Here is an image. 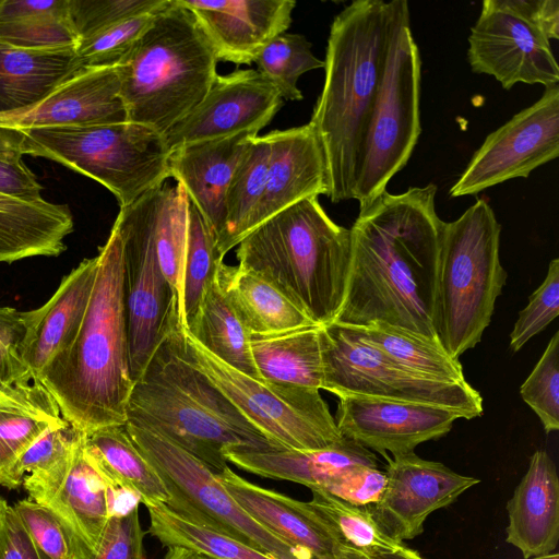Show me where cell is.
I'll return each mask as SVG.
<instances>
[{"mask_svg":"<svg viewBox=\"0 0 559 559\" xmlns=\"http://www.w3.org/2000/svg\"><path fill=\"white\" fill-rule=\"evenodd\" d=\"M217 61L193 14L167 0L117 67L127 121L165 134L205 96Z\"/></svg>","mask_w":559,"mask_h":559,"instance_id":"8992f818","label":"cell"},{"mask_svg":"<svg viewBox=\"0 0 559 559\" xmlns=\"http://www.w3.org/2000/svg\"><path fill=\"white\" fill-rule=\"evenodd\" d=\"M217 237L189 200L188 243L183 271L182 324L187 330L194 321L202 298L224 261L217 253Z\"/></svg>","mask_w":559,"mask_h":559,"instance_id":"b9f144b4","label":"cell"},{"mask_svg":"<svg viewBox=\"0 0 559 559\" xmlns=\"http://www.w3.org/2000/svg\"><path fill=\"white\" fill-rule=\"evenodd\" d=\"M386 459L383 493L377 503L365 508L381 531L400 543L420 535L428 515L480 481L414 452Z\"/></svg>","mask_w":559,"mask_h":559,"instance_id":"2e32d148","label":"cell"},{"mask_svg":"<svg viewBox=\"0 0 559 559\" xmlns=\"http://www.w3.org/2000/svg\"><path fill=\"white\" fill-rule=\"evenodd\" d=\"M150 193L158 261L174 290L178 326L183 330L182 289L189 229V198L178 182L175 186L164 183Z\"/></svg>","mask_w":559,"mask_h":559,"instance_id":"8d00e7d4","label":"cell"},{"mask_svg":"<svg viewBox=\"0 0 559 559\" xmlns=\"http://www.w3.org/2000/svg\"><path fill=\"white\" fill-rule=\"evenodd\" d=\"M154 13L121 22L81 38L75 46L80 68L118 67L129 55L143 32L150 26Z\"/></svg>","mask_w":559,"mask_h":559,"instance_id":"ee69618b","label":"cell"},{"mask_svg":"<svg viewBox=\"0 0 559 559\" xmlns=\"http://www.w3.org/2000/svg\"><path fill=\"white\" fill-rule=\"evenodd\" d=\"M320 325L269 335H250L254 365L263 381L321 390L323 360Z\"/></svg>","mask_w":559,"mask_h":559,"instance_id":"1f68e13d","label":"cell"},{"mask_svg":"<svg viewBox=\"0 0 559 559\" xmlns=\"http://www.w3.org/2000/svg\"><path fill=\"white\" fill-rule=\"evenodd\" d=\"M23 132L0 127V192L26 201L39 202L43 187L23 162Z\"/></svg>","mask_w":559,"mask_h":559,"instance_id":"681fc988","label":"cell"},{"mask_svg":"<svg viewBox=\"0 0 559 559\" xmlns=\"http://www.w3.org/2000/svg\"><path fill=\"white\" fill-rule=\"evenodd\" d=\"M467 59L473 72L493 76L506 90L516 83L547 87L559 82L550 40L488 0L471 28Z\"/></svg>","mask_w":559,"mask_h":559,"instance_id":"e0dca14e","label":"cell"},{"mask_svg":"<svg viewBox=\"0 0 559 559\" xmlns=\"http://www.w3.org/2000/svg\"><path fill=\"white\" fill-rule=\"evenodd\" d=\"M176 342L179 354L278 448L319 450L344 438L319 390L252 378L215 357L187 330L176 328Z\"/></svg>","mask_w":559,"mask_h":559,"instance_id":"30bf717a","label":"cell"},{"mask_svg":"<svg viewBox=\"0 0 559 559\" xmlns=\"http://www.w3.org/2000/svg\"><path fill=\"white\" fill-rule=\"evenodd\" d=\"M310 507L332 528L343 546L376 554L396 550L404 543L385 535L365 507L350 504L329 492L311 489Z\"/></svg>","mask_w":559,"mask_h":559,"instance_id":"60d3db41","label":"cell"},{"mask_svg":"<svg viewBox=\"0 0 559 559\" xmlns=\"http://www.w3.org/2000/svg\"><path fill=\"white\" fill-rule=\"evenodd\" d=\"M559 155V86L515 114L485 139L449 194L473 195L513 178H527Z\"/></svg>","mask_w":559,"mask_h":559,"instance_id":"5bb4252c","label":"cell"},{"mask_svg":"<svg viewBox=\"0 0 559 559\" xmlns=\"http://www.w3.org/2000/svg\"><path fill=\"white\" fill-rule=\"evenodd\" d=\"M78 41L69 0H0V45L40 50Z\"/></svg>","mask_w":559,"mask_h":559,"instance_id":"836d02e7","label":"cell"},{"mask_svg":"<svg viewBox=\"0 0 559 559\" xmlns=\"http://www.w3.org/2000/svg\"><path fill=\"white\" fill-rule=\"evenodd\" d=\"M527 559H559V555L557 552H549L546 555L534 556Z\"/></svg>","mask_w":559,"mask_h":559,"instance_id":"91938a15","label":"cell"},{"mask_svg":"<svg viewBox=\"0 0 559 559\" xmlns=\"http://www.w3.org/2000/svg\"><path fill=\"white\" fill-rule=\"evenodd\" d=\"M187 331L222 361L252 378L261 379L251 354L250 333L222 292L216 274Z\"/></svg>","mask_w":559,"mask_h":559,"instance_id":"e575fe53","label":"cell"},{"mask_svg":"<svg viewBox=\"0 0 559 559\" xmlns=\"http://www.w3.org/2000/svg\"><path fill=\"white\" fill-rule=\"evenodd\" d=\"M501 225L485 199L445 223L439 255L435 331L453 358L475 347L507 282L500 262Z\"/></svg>","mask_w":559,"mask_h":559,"instance_id":"52a82bcc","label":"cell"},{"mask_svg":"<svg viewBox=\"0 0 559 559\" xmlns=\"http://www.w3.org/2000/svg\"><path fill=\"white\" fill-rule=\"evenodd\" d=\"M168 549L169 550L165 555L164 559H211L185 548L173 547Z\"/></svg>","mask_w":559,"mask_h":559,"instance_id":"680465c9","label":"cell"},{"mask_svg":"<svg viewBox=\"0 0 559 559\" xmlns=\"http://www.w3.org/2000/svg\"><path fill=\"white\" fill-rule=\"evenodd\" d=\"M85 433L66 419L48 428L20 456L12 471V487L24 486L35 501L66 475Z\"/></svg>","mask_w":559,"mask_h":559,"instance_id":"f35d334b","label":"cell"},{"mask_svg":"<svg viewBox=\"0 0 559 559\" xmlns=\"http://www.w3.org/2000/svg\"><path fill=\"white\" fill-rule=\"evenodd\" d=\"M86 449L106 483L138 492L144 506L168 502L163 480L136 448L126 425L104 427L86 436Z\"/></svg>","mask_w":559,"mask_h":559,"instance_id":"d6a6232c","label":"cell"},{"mask_svg":"<svg viewBox=\"0 0 559 559\" xmlns=\"http://www.w3.org/2000/svg\"><path fill=\"white\" fill-rule=\"evenodd\" d=\"M8 521L9 544L3 559H51L35 544L12 507Z\"/></svg>","mask_w":559,"mask_h":559,"instance_id":"11a10c76","label":"cell"},{"mask_svg":"<svg viewBox=\"0 0 559 559\" xmlns=\"http://www.w3.org/2000/svg\"><path fill=\"white\" fill-rule=\"evenodd\" d=\"M238 264L281 289L311 320L328 325L346 294L350 230L325 213L318 197L301 200L249 233L237 246Z\"/></svg>","mask_w":559,"mask_h":559,"instance_id":"5b68a950","label":"cell"},{"mask_svg":"<svg viewBox=\"0 0 559 559\" xmlns=\"http://www.w3.org/2000/svg\"><path fill=\"white\" fill-rule=\"evenodd\" d=\"M353 328L366 342L407 369L439 381H466L459 359L440 344L383 322Z\"/></svg>","mask_w":559,"mask_h":559,"instance_id":"74e56055","label":"cell"},{"mask_svg":"<svg viewBox=\"0 0 559 559\" xmlns=\"http://www.w3.org/2000/svg\"><path fill=\"white\" fill-rule=\"evenodd\" d=\"M12 508L35 544L51 559L91 558L78 538L48 508L26 499Z\"/></svg>","mask_w":559,"mask_h":559,"instance_id":"bcb514c9","label":"cell"},{"mask_svg":"<svg viewBox=\"0 0 559 559\" xmlns=\"http://www.w3.org/2000/svg\"><path fill=\"white\" fill-rule=\"evenodd\" d=\"M507 543L524 559L546 555L559 540V479L556 465L545 450L530 457L526 473L507 502Z\"/></svg>","mask_w":559,"mask_h":559,"instance_id":"d4e9b609","label":"cell"},{"mask_svg":"<svg viewBox=\"0 0 559 559\" xmlns=\"http://www.w3.org/2000/svg\"><path fill=\"white\" fill-rule=\"evenodd\" d=\"M225 457L251 474L301 484L310 490H326L355 467L378 466L369 449L345 437L319 450H229Z\"/></svg>","mask_w":559,"mask_h":559,"instance_id":"484cf974","label":"cell"},{"mask_svg":"<svg viewBox=\"0 0 559 559\" xmlns=\"http://www.w3.org/2000/svg\"><path fill=\"white\" fill-rule=\"evenodd\" d=\"M269 159L266 134L253 136L226 191L225 219L216 240L217 253L223 260L247 235L249 219L265 188Z\"/></svg>","mask_w":559,"mask_h":559,"instance_id":"d590c367","label":"cell"},{"mask_svg":"<svg viewBox=\"0 0 559 559\" xmlns=\"http://www.w3.org/2000/svg\"><path fill=\"white\" fill-rule=\"evenodd\" d=\"M97 255L84 259L64 275L55 294L39 308L22 311L25 336L22 360L28 380L44 372L75 338L92 295Z\"/></svg>","mask_w":559,"mask_h":559,"instance_id":"7402d4cb","label":"cell"},{"mask_svg":"<svg viewBox=\"0 0 559 559\" xmlns=\"http://www.w3.org/2000/svg\"><path fill=\"white\" fill-rule=\"evenodd\" d=\"M22 132L24 155L57 162L96 180L116 197L120 207L160 187L170 177V150L164 134L140 123L123 121Z\"/></svg>","mask_w":559,"mask_h":559,"instance_id":"ba28073f","label":"cell"},{"mask_svg":"<svg viewBox=\"0 0 559 559\" xmlns=\"http://www.w3.org/2000/svg\"><path fill=\"white\" fill-rule=\"evenodd\" d=\"M148 533L167 548L179 547L211 559H275L225 534L191 523L164 503L145 506Z\"/></svg>","mask_w":559,"mask_h":559,"instance_id":"ab89813d","label":"cell"},{"mask_svg":"<svg viewBox=\"0 0 559 559\" xmlns=\"http://www.w3.org/2000/svg\"><path fill=\"white\" fill-rule=\"evenodd\" d=\"M25 331L23 313L15 308L0 306V385L31 381L26 378L22 360Z\"/></svg>","mask_w":559,"mask_h":559,"instance_id":"816d5d0a","label":"cell"},{"mask_svg":"<svg viewBox=\"0 0 559 559\" xmlns=\"http://www.w3.org/2000/svg\"><path fill=\"white\" fill-rule=\"evenodd\" d=\"M216 477L235 501L274 536L312 559H336L342 544L308 501L252 484L228 466Z\"/></svg>","mask_w":559,"mask_h":559,"instance_id":"603a6c76","label":"cell"},{"mask_svg":"<svg viewBox=\"0 0 559 559\" xmlns=\"http://www.w3.org/2000/svg\"><path fill=\"white\" fill-rule=\"evenodd\" d=\"M252 133L202 141L170 152L169 171L218 237L225 219V197Z\"/></svg>","mask_w":559,"mask_h":559,"instance_id":"cb8c5ba5","label":"cell"},{"mask_svg":"<svg viewBox=\"0 0 559 559\" xmlns=\"http://www.w3.org/2000/svg\"><path fill=\"white\" fill-rule=\"evenodd\" d=\"M385 485L386 474L379 466H358L347 472L323 491L350 504L369 507L380 500Z\"/></svg>","mask_w":559,"mask_h":559,"instance_id":"f5cc1de1","label":"cell"},{"mask_svg":"<svg viewBox=\"0 0 559 559\" xmlns=\"http://www.w3.org/2000/svg\"><path fill=\"white\" fill-rule=\"evenodd\" d=\"M123 121L117 67L80 69L34 105L0 112V127L20 130Z\"/></svg>","mask_w":559,"mask_h":559,"instance_id":"ffe728a7","label":"cell"},{"mask_svg":"<svg viewBox=\"0 0 559 559\" xmlns=\"http://www.w3.org/2000/svg\"><path fill=\"white\" fill-rule=\"evenodd\" d=\"M459 418L465 415L443 406L349 395L340 397L334 419L343 437L388 457L441 438Z\"/></svg>","mask_w":559,"mask_h":559,"instance_id":"ac0fdd59","label":"cell"},{"mask_svg":"<svg viewBox=\"0 0 559 559\" xmlns=\"http://www.w3.org/2000/svg\"><path fill=\"white\" fill-rule=\"evenodd\" d=\"M266 136L270 159L265 188L249 219L247 235L295 203L328 193L324 154L310 122L274 130Z\"/></svg>","mask_w":559,"mask_h":559,"instance_id":"44dd1931","label":"cell"},{"mask_svg":"<svg viewBox=\"0 0 559 559\" xmlns=\"http://www.w3.org/2000/svg\"><path fill=\"white\" fill-rule=\"evenodd\" d=\"M9 508L7 501L0 497V559H3L9 544Z\"/></svg>","mask_w":559,"mask_h":559,"instance_id":"6f0895ef","label":"cell"},{"mask_svg":"<svg viewBox=\"0 0 559 559\" xmlns=\"http://www.w3.org/2000/svg\"><path fill=\"white\" fill-rule=\"evenodd\" d=\"M194 16L218 60L251 64L292 23L294 0H177Z\"/></svg>","mask_w":559,"mask_h":559,"instance_id":"d6986e66","label":"cell"},{"mask_svg":"<svg viewBox=\"0 0 559 559\" xmlns=\"http://www.w3.org/2000/svg\"><path fill=\"white\" fill-rule=\"evenodd\" d=\"M421 60L406 0L390 1L386 55L359 158L354 200L365 206L403 169L418 142Z\"/></svg>","mask_w":559,"mask_h":559,"instance_id":"9c48e42d","label":"cell"},{"mask_svg":"<svg viewBox=\"0 0 559 559\" xmlns=\"http://www.w3.org/2000/svg\"><path fill=\"white\" fill-rule=\"evenodd\" d=\"M390 1L355 0L333 20L324 60V84L310 123L321 144L326 197L354 198L368 121L384 67Z\"/></svg>","mask_w":559,"mask_h":559,"instance_id":"3957f363","label":"cell"},{"mask_svg":"<svg viewBox=\"0 0 559 559\" xmlns=\"http://www.w3.org/2000/svg\"><path fill=\"white\" fill-rule=\"evenodd\" d=\"M216 280L250 335L318 325L273 283L250 269L222 261Z\"/></svg>","mask_w":559,"mask_h":559,"instance_id":"f1b7e54d","label":"cell"},{"mask_svg":"<svg viewBox=\"0 0 559 559\" xmlns=\"http://www.w3.org/2000/svg\"><path fill=\"white\" fill-rule=\"evenodd\" d=\"M323 390L338 397L369 396L443 406L466 419L483 414L480 394L465 382H445L405 368L366 342L353 326L332 322L320 330Z\"/></svg>","mask_w":559,"mask_h":559,"instance_id":"8fae6325","label":"cell"},{"mask_svg":"<svg viewBox=\"0 0 559 559\" xmlns=\"http://www.w3.org/2000/svg\"><path fill=\"white\" fill-rule=\"evenodd\" d=\"M282 106L278 91L257 70L217 74L202 100L164 138L171 152L186 144L239 133L258 135Z\"/></svg>","mask_w":559,"mask_h":559,"instance_id":"9a60e30c","label":"cell"},{"mask_svg":"<svg viewBox=\"0 0 559 559\" xmlns=\"http://www.w3.org/2000/svg\"><path fill=\"white\" fill-rule=\"evenodd\" d=\"M336 559H425L417 551L404 546L396 550L367 554L350 547H341Z\"/></svg>","mask_w":559,"mask_h":559,"instance_id":"9f6ffc18","label":"cell"},{"mask_svg":"<svg viewBox=\"0 0 559 559\" xmlns=\"http://www.w3.org/2000/svg\"><path fill=\"white\" fill-rule=\"evenodd\" d=\"M311 43L301 34L283 33L259 52L258 72L269 80L283 99L301 100L297 81L304 73L324 68V61L311 51Z\"/></svg>","mask_w":559,"mask_h":559,"instance_id":"7bdbcfd3","label":"cell"},{"mask_svg":"<svg viewBox=\"0 0 559 559\" xmlns=\"http://www.w3.org/2000/svg\"><path fill=\"white\" fill-rule=\"evenodd\" d=\"M98 265L82 324L40 382L62 417L86 436L127 423L131 377L123 286L122 243L112 226L98 249Z\"/></svg>","mask_w":559,"mask_h":559,"instance_id":"7a4b0ae2","label":"cell"},{"mask_svg":"<svg viewBox=\"0 0 559 559\" xmlns=\"http://www.w3.org/2000/svg\"><path fill=\"white\" fill-rule=\"evenodd\" d=\"M559 314V259L550 261L545 280L520 311L510 334V347L516 353Z\"/></svg>","mask_w":559,"mask_h":559,"instance_id":"c3c4849f","label":"cell"},{"mask_svg":"<svg viewBox=\"0 0 559 559\" xmlns=\"http://www.w3.org/2000/svg\"><path fill=\"white\" fill-rule=\"evenodd\" d=\"M35 502L48 508L70 530L91 557L108 520L105 480L80 440L68 472Z\"/></svg>","mask_w":559,"mask_h":559,"instance_id":"4316f807","label":"cell"},{"mask_svg":"<svg viewBox=\"0 0 559 559\" xmlns=\"http://www.w3.org/2000/svg\"><path fill=\"white\" fill-rule=\"evenodd\" d=\"M64 418L40 381L0 385V485L12 487V471L24 451Z\"/></svg>","mask_w":559,"mask_h":559,"instance_id":"f546056e","label":"cell"},{"mask_svg":"<svg viewBox=\"0 0 559 559\" xmlns=\"http://www.w3.org/2000/svg\"><path fill=\"white\" fill-rule=\"evenodd\" d=\"M114 227L122 243L129 358L135 381L159 343L178 326L177 304L158 261L150 191L120 207Z\"/></svg>","mask_w":559,"mask_h":559,"instance_id":"4fadbf2b","label":"cell"},{"mask_svg":"<svg viewBox=\"0 0 559 559\" xmlns=\"http://www.w3.org/2000/svg\"><path fill=\"white\" fill-rule=\"evenodd\" d=\"M167 0H69L70 15L81 38L121 22L151 14Z\"/></svg>","mask_w":559,"mask_h":559,"instance_id":"7dc6e473","label":"cell"},{"mask_svg":"<svg viewBox=\"0 0 559 559\" xmlns=\"http://www.w3.org/2000/svg\"><path fill=\"white\" fill-rule=\"evenodd\" d=\"M126 428L163 480L170 511L275 559H312L255 522L203 462L152 431L128 424Z\"/></svg>","mask_w":559,"mask_h":559,"instance_id":"7c38bea8","label":"cell"},{"mask_svg":"<svg viewBox=\"0 0 559 559\" xmlns=\"http://www.w3.org/2000/svg\"><path fill=\"white\" fill-rule=\"evenodd\" d=\"M176 328L134 381L126 424L164 437L214 473L228 466L229 450H282L179 354Z\"/></svg>","mask_w":559,"mask_h":559,"instance_id":"277c9868","label":"cell"},{"mask_svg":"<svg viewBox=\"0 0 559 559\" xmlns=\"http://www.w3.org/2000/svg\"><path fill=\"white\" fill-rule=\"evenodd\" d=\"M144 537L139 508L110 516L90 559H144Z\"/></svg>","mask_w":559,"mask_h":559,"instance_id":"f907efd6","label":"cell"},{"mask_svg":"<svg viewBox=\"0 0 559 559\" xmlns=\"http://www.w3.org/2000/svg\"><path fill=\"white\" fill-rule=\"evenodd\" d=\"M80 69L75 47L26 50L0 45V112L34 105Z\"/></svg>","mask_w":559,"mask_h":559,"instance_id":"4dcf8cb0","label":"cell"},{"mask_svg":"<svg viewBox=\"0 0 559 559\" xmlns=\"http://www.w3.org/2000/svg\"><path fill=\"white\" fill-rule=\"evenodd\" d=\"M523 401L539 418L546 433L559 429V332L550 338L520 389Z\"/></svg>","mask_w":559,"mask_h":559,"instance_id":"f6af8a7d","label":"cell"},{"mask_svg":"<svg viewBox=\"0 0 559 559\" xmlns=\"http://www.w3.org/2000/svg\"><path fill=\"white\" fill-rule=\"evenodd\" d=\"M73 231L67 204L26 202L0 192V263L34 257H57Z\"/></svg>","mask_w":559,"mask_h":559,"instance_id":"83f0119b","label":"cell"},{"mask_svg":"<svg viewBox=\"0 0 559 559\" xmlns=\"http://www.w3.org/2000/svg\"><path fill=\"white\" fill-rule=\"evenodd\" d=\"M506 13L525 22L548 40L559 38V1L557 0H488Z\"/></svg>","mask_w":559,"mask_h":559,"instance_id":"db71d44e","label":"cell"},{"mask_svg":"<svg viewBox=\"0 0 559 559\" xmlns=\"http://www.w3.org/2000/svg\"><path fill=\"white\" fill-rule=\"evenodd\" d=\"M437 187L386 190L359 207L350 230L352 263L335 323L383 322L440 344L435 331L439 255L444 222Z\"/></svg>","mask_w":559,"mask_h":559,"instance_id":"6da1fadb","label":"cell"}]
</instances>
